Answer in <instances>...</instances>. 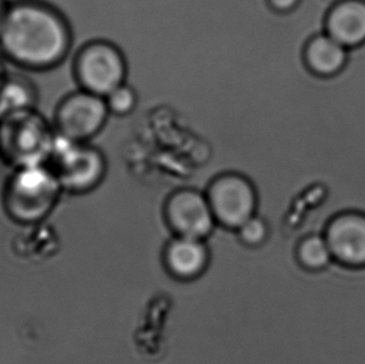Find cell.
I'll use <instances>...</instances> for the list:
<instances>
[{"instance_id": "cell-14", "label": "cell", "mask_w": 365, "mask_h": 364, "mask_svg": "<svg viewBox=\"0 0 365 364\" xmlns=\"http://www.w3.org/2000/svg\"><path fill=\"white\" fill-rule=\"evenodd\" d=\"M297 261L304 270L321 271L333 260L326 237L312 235L303 238L296 250Z\"/></svg>"}, {"instance_id": "cell-10", "label": "cell", "mask_w": 365, "mask_h": 364, "mask_svg": "<svg viewBox=\"0 0 365 364\" xmlns=\"http://www.w3.org/2000/svg\"><path fill=\"white\" fill-rule=\"evenodd\" d=\"M211 263V252L205 240L175 236L165 245L163 265L170 277L178 282L201 278Z\"/></svg>"}, {"instance_id": "cell-4", "label": "cell", "mask_w": 365, "mask_h": 364, "mask_svg": "<svg viewBox=\"0 0 365 364\" xmlns=\"http://www.w3.org/2000/svg\"><path fill=\"white\" fill-rule=\"evenodd\" d=\"M45 165L58 178L63 191L73 195L91 192L104 180L108 161L101 150L56 133Z\"/></svg>"}, {"instance_id": "cell-19", "label": "cell", "mask_w": 365, "mask_h": 364, "mask_svg": "<svg viewBox=\"0 0 365 364\" xmlns=\"http://www.w3.org/2000/svg\"><path fill=\"white\" fill-rule=\"evenodd\" d=\"M5 71H6V68H5V61L1 59V56H0V80H1L3 76H4Z\"/></svg>"}, {"instance_id": "cell-7", "label": "cell", "mask_w": 365, "mask_h": 364, "mask_svg": "<svg viewBox=\"0 0 365 364\" xmlns=\"http://www.w3.org/2000/svg\"><path fill=\"white\" fill-rule=\"evenodd\" d=\"M109 116L105 98L79 89L68 93L56 105L53 126L65 138L88 143L104 128Z\"/></svg>"}, {"instance_id": "cell-8", "label": "cell", "mask_w": 365, "mask_h": 364, "mask_svg": "<svg viewBox=\"0 0 365 364\" xmlns=\"http://www.w3.org/2000/svg\"><path fill=\"white\" fill-rule=\"evenodd\" d=\"M163 218L175 236L207 240L217 226L205 192L180 188L166 198Z\"/></svg>"}, {"instance_id": "cell-3", "label": "cell", "mask_w": 365, "mask_h": 364, "mask_svg": "<svg viewBox=\"0 0 365 364\" xmlns=\"http://www.w3.org/2000/svg\"><path fill=\"white\" fill-rule=\"evenodd\" d=\"M53 123L38 108L0 118V160L9 168L45 163L54 143Z\"/></svg>"}, {"instance_id": "cell-2", "label": "cell", "mask_w": 365, "mask_h": 364, "mask_svg": "<svg viewBox=\"0 0 365 364\" xmlns=\"http://www.w3.org/2000/svg\"><path fill=\"white\" fill-rule=\"evenodd\" d=\"M58 178L45 163L10 168L0 191L6 217L20 226L40 225L63 193Z\"/></svg>"}, {"instance_id": "cell-15", "label": "cell", "mask_w": 365, "mask_h": 364, "mask_svg": "<svg viewBox=\"0 0 365 364\" xmlns=\"http://www.w3.org/2000/svg\"><path fill=\"white\" fill-rule=\"evenodd\" d=\"M236 232L238 240L243 246L255 250L263 246L268 241L271 230L266 220L256 213L241 225Z\"/></svg>"}, {"instance_id": "cell-18", "label": "cell", "mask_w": 365, "mask_h": 364, "mask_svg": "<svg viewBox=\"0 0 365 364\" xmlns=\"http://www.w3.org/2000/svg\"><path fill=\"white\" fill-rule=\"evenodd\" d=\"M8 3H9V0H0V21L3 19V15H4Z\"/></svg>"}, {"instance_id": "cell-12", "label": "cell", "mask_w": 365, "mask_h": 364, "mask_svg": "<svg viewBox=\"0 0 365 364\" xmlns=\"http://www.w3.org/2000/svg\"><path fill=\"white\" fill-rule=\"evenodd\" d=\"M39 90L24 70H6L0 80V118L38 108Z\"/></svg>"}, {"instance_id": "cell-1", "label": "cell", "mask_w": 365, "mask_h": 364, "mask_svg": "<svg viewBox=\"0 0 365 364\" xmlns=\"http://www.w3.org/2000/svg\"><path fill=\"white\" fill-rule=\"evenodd\" d=\"M73 45L69 21L44 0H9L0 21V56L26 73L58 68Z\"/></svg>"}, {"instance_id": "cell-13", "label": "cell", "mask_w": 365, "mask_h": 364, "mask_svg": "<svg viewBox=\"0 0 365 364\" xmlns=\"http://www.w3.org/2000/svg\"><path fill=\"white\" fill-rule=\"evenodd\" d=\"M307 69L319 78H331L344 69L348 60L346 48L328 34L313 36L303 50Z\"/></svg>"}, {"instance_id": "cell-6", "label": "cell", "mask_w": 365, "mask_h": 364, "mask_svg": "<svg viewBox=\"0 0 365 364\" xmlns=\"http://www.w3.org/2000/svg\"><path fill=\"white\" fill-rule=\"evenodd\" d=\"M217 226L237 231L255 216L258 208V193L255 183L246 175L223 173L212 178L205 191Z\"/></svg>"}, {"instance_id": "cell-16", "label": "cell", "mask_w": 365, "mask_h": 364, "mask_svg": "<svg viewBox=\"0 0 365 364\" xmlns=\"http://www.w3.org/2000/svg\"><path fill=\"white\" fill-rule=\"evenodd\" d=\"M105 101L109 108L110 115L128 116L135 111L138 106V93L130 85L123 83L105 96Z\"/></svg>"}, {"instance_id": "cell-11", "label": "cell", "mask_w": 365, "mask_h": 364, "mask_svg": "<svg viewBox=\"0 0 365 364\" xmlns=\"http://www.w3.org/2000/svg\"><path fill=\"white\" fill-rule=\"evenodd\" d=\"M326 30L346 49L364 44V0H341L334 5L327 15Z\"/></svg>"}, {"instance_id": "cell-17", "label": "cell", "mask_w": 365, "mask_h": 364, "mask_svg": "<svg viewBox=\"0 0 365 364\" xmlns=\"http://www.w3.org/2000/svg\"><path fill=\"white\" fill-rule=\"evenodd\" d=\"M301 0H266L268 8L277 14H288L296 9Z\"/></svg>"}, {"instance_id": "cell-9", "label": "cell", "mask_w": 365, "mask_h": 364, "mask_svg": "<svg viewBox=\"0 0 365 364\" xmlns=\"http://www.w3.org/2000/svg\"><path fill=\"white\" fill-rule=\"evenodd\" d=\"M324 237L333 260L346 266H365V215L348 212L334 217Z\"/></svg>"}, {"instance_id": "cell-5", "label": "cell", "mask_w": 365, "mask_h": 364, "mask_svg": "<svg viewBox=\"0 0 365 364\" xmlns=\"http://www.w3.org/2000/svg\"><path fill=\"white\" fill-rule=\"evenodd\" d=\"M73 73L79 89L105 98L126 83L128 63L118 45L108 40H93L75 55Z\"/></svg>"}]
</instances>
